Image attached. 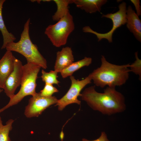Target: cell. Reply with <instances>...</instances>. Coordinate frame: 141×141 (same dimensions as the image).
<instances>
[{
  "label": "cell",
  "mask_w": 141,
  "mask_h": 141,
  "mask_svg": "<svg viewBox=\"0 0 141 141\" xmlns=\"http://www.w3.org/2000/svg\"><path fill=\"white\" fill-rule=\"evenodd\" d=\"M95 85L86 88L80 96L93 110L110 115L124 111L126 108L125 98L115 87L107 86L102 93L97 92Z\"/></svg>",
  "instance_id": "6da1fadb"
},
{
  "label": "cell",
  "mask_w": 141,
  "mask_h": 141,
  "mask_svg": "<svg viewBox=\"0 0 141 141\" xmlns=\"http://www.w3.org/2000/svg\"><path fill=\"white\" fill-rule=\"evenodd\" d=\"M100 66L88 75L93 81L95 86L103 88L106 86L115 87L125 84L128 79L130 64L117 65L108 62L102 56Z\"/></svg>",
  "instance_id": "7a4b0ae2"
},
{
  "label": "cell",
  "mask_w": 141,
  "mask_h": 141,
  "mask_svg": "<svg viewBox=\"0 0 141 141\" xmlns=\"http://www.w3.org/2000/svg\"><path fill=\"white\" fill-rule=\"evenodd\" d=\"M30 20L28 19L25 23L19 41L8 43L5 48L7 51H14L21 54L26 58L27 63L36 64L46 69L47 66L46 59L39 52L37 45L32 42L30 37Z\"/></svg>",
  "instance_id": "3957f363"
},
{
  "label": "cell",
  "mask_w": 141,
  "mask_h": 141,
  "mask_svg": "<svg viewBox=\"0 0 141 141\" xmlns=\"http://www.w3.org/2000/svg\"><path fill=\"white\" fill-rule=\"evenodd\" d=\"M41 67L36 64L27 63L23 67V73L20 89L16 94L10 99L8 103L0 109V113L8 108L16 105L25 97L35 95L36 80Z\"/></svg>",
  "instance_id": "277c9868"
},
{
  "label": "cell",
  "mask_w": 141,
  "mask_h": 141,
  "mask_svg": "<svg viewBox=\"0 0 141 141\" xmlns=\"http://www.w3.org/2000/svg\"><path fill=\"white\" fill-rule=\"evenodd\" d=\"M74 28L73 18L69 11L56 23L48 26L44 33L53 45L60 47L66 44Z\"/></svg>",
  "instance_id": "5b68a950"
},
{
  "label": "cell",
  "mask_w": 141,
  "mask_h": 141,
  "mask_svg": "<svg viewBox=\"0 0 141 141\" xmlns=\"http://www.w3.org/2000/svg\"><path fill=\"white\" fill-rule=\"evenodd\" d=\"M126 3L123 2L119 5V10L114 13H109L103 15L102 17H105L111 19L113 23L112 28L109 32L104 33H98L92 30L88 26H85L83 28V31L85 33H93L96 36L98 41L103 39L108 40L109 43L112 42V35L114 31L118 27L127 23Z\"/></svg>",
  "instance_id": "8992f818"
},
{
  "label": "cell",
  "mask_w": 141,
  "mask_h": 141,
  "mask_svg": "<svg viewBox=\"0 0 141 141\" xmlns=\"http://www.w3.org/2000/svg\"><path fill=\"white\" fill-rule=\"evenodd\" d=\"M71 86L66 94L62 98L58 99L55 105L58 106V110L61 111L67 105L73 103L80 105L81 101L78 99L80 92L87 85L90 83L92 80L89 76L81 80L76 79L72 75L70 77Z\"/></svg>",
  "instance_id": "52a82bcc"
},
{
  "label": "cell",
  "mask_w": 141,
  "mask_h": 141,
  "mask_svg": "<svg viewBox=\"0 0 141 141\" xmlns=\"http://www.w3.org/2000/svg\"><path fill=\"white\" fill-rule=\"evenodd\" d=\"M58 99L56 97H47L37 93L31 97L28 105L25 107L24 114L28 118L38 117L46 108L51 105L56 104Z\"/></svg>",
  "instance_id": "ba28073f"
},
{
  "label": "cell",
  "mask_w": 141,
  "mask_h": 141,
  "mask_svg": "<svg viewBox=\"0 0 141 141\" xmlns=\"http://www.w3.org/2000/svg\"><path fill=\"white\" fill-rule=\"evenodd\" d=\"M23 65L22 62L15 57L14 70L5 80L3 88L5 93L10 99L15 95L17 88L21 85Z\"/></svg>",
  "instance_id": "9c48e42d"
},
{
  "label": "cell",
  "mask_w": 141,
  "mask_h": 141,
  "mask_svg": "<svg viewBox=\"0 0 141 141\" xmlns=\"http://www.w3.org/2000/svg\"><path fill=\"white\" fill-rule=\"evenodd\" d=\"M15 57L11 51H7L0 60V88L3 89L6 79L13 71Z\"/></svg>",
  "instance_id": "30bf717a"
},
{
  "label": "cell",
  "mask_w": 141,
  "mask_h": 141,
  "mask_svg": "<svg viewBox=\"0 0 141 141\" xmlns=\"http://www.w3.org/2000/svg\"><path fill=\"white\" fill-rule=\"evenodd\" d=\"M74 61L71 48H63L60 51L57 52L54 66V70L58 73L60 72L69 66Z\"/></svg>",
  "instance_id": "8fae6325"
},
{
  "label": "cell",
  "mask_w": 141,
  "mask_h": 141,
  "mask_svg": "<svg viewBox=\"0 0 141 141\" xmlns=\"http://www.w3.org/2000/svg\"><path fill=\"white\" fill-rule=\"evenodd\" d=\"M126 19L127 28L141 42V21L131 5L128 6L126 10Z\"/></svg>",
  "instance_id": "7c38bea8"
},
{
  "label": "cell",
  "mask_w": 141,
  "mask_h": 141,
  "mask_svg": "<svg viewBox=\"0 0 141 141\" xmlns=\"http://www.w3.org/2000/svg\"><path fill=\"white\" fill-rule=\"evenodd\" d=\"M77 7L87 13L100 12L102 6L106 3V0H73Z\"/></svg>",
  "instance_id": "4fadbf2b"
},
{
  "label": "cell",
  "mask_w": 141,
  "mask_h": 141,
  "mask_svg": "<svg viewBox=\"0 0 141 141\" xmlns=\"http://www.w3.org/2000/svg\"><path fill=\"white\" fill-rule=\"evenodd\" d=\"M92 61L91 58L85 57L81 60L73 62L62 71L60 73L61 75L63 78L71 76L74 72L81 68L90 65Z\"/></svg>",
  "instance_id": "5bb4252c"
},
{
  "label": "cell",
  "mask_w": 141,
  "mask_h": 141,
  "mask_svg": "<svg viewBox=\"0 0 141 141\" xmlns=\"http://www.w3.org/2000/svg\"><path fill=\"white\" fill-rule=\"evenodd\" d=\"M5 0H0V30L2 33L3 43L1 49L5 48L7 44L13 42L16 39V38L11 33L9 32L5 26L2 15L3 6Z\"/></svg>",
  "instance_id": "9a60e30c"
},
{
  "label": "cell",
  "mask_w": 141,
  "mask_h": 141,
  "mask_svg": "<svg viewBox=\"0 0 141 141\" xmlns=\"http://www.w3.org/2000/svg\"><path fill=\"white\" fill-rule=\"evenodd\" d=\"M57 5V10L52 16L54 21H58L69 12V5L73 3V0H53Z\"/></svg>",
  "instance_id": "2e32d148"
},
{
  "label": "cell",
  "mask_w": 141,
  "mask_h": 141,
  "mask_svg": "<svg viewBox=\"0 0 141 141\" xmlns=\"http://www.w3.org/2000/svg\"><path fill=\"white\" fill-rule=\"evenodd\" d=\"M14 121L12 119H9L6 122V125H3L0 116V141H12L9 134L12 129V124Z\"/></svg>",
  "instance_id": "e0dca14e"
},
{
  "label": "cell",
  "mask_w": 141,
  "mask_h": 141,
  "mask_svg": "<svg viewBox=\"0 0 141 141\" xmlns=\"http://www.w3.org/2000/svg\"><path fill=\"white\" fill-rule=\"evenodd\" d=\"M41 77L45 84L52 85L56 84L58 85L60 82L57 79L58 73L56 71L50 70L48 72H46L44 70H42Z\"/></svg>",
  "instance_id": "ac0fdd59"
},
{
  "label": "cell",
  "mask_w": 141,
  "mask_h": 141,
  "mask_svg": "<svg viewBox=\"0 0 141 141\" xmlns=\"http://www.w3.org/2000/svg\"><path fill=\"white\" fill-rule=\"evenodd\" d=\"M138 52H135L136 60L131 64H130L129 68L130 72H132L136 75H138L139 80L141 79V60L138 58Z\"/></svg>",
  "instance_id": "d6986e66"
},
{
  "label": "cell",
  "mask_w": 141,
  "mask_h": 141,
  "mask_svg": "<svg viewBox=\"0 0 141 141\" xmlns=\"http://www.w3.org/2000/svg\"><path fill=\"white\" fill-rule=\"evenodd\" d=\"M58 91V90L52 85L45 84L44 88L39 93L43 96L49 97L52 96L54 93Z\"/></svg>",
  "instance_id": "ffe728a7"
},
{
  "label": "cell",
  "mask_w": 141,
  "mask_h": 141,
  "mask_svg": "<svg viewBox=\"0 0 141 141\" xmlns=\"http://www.w3.org/2000/svg\"><path fill=\"white\" fill-rule=\"evenodd\" d=\"M82 141H110L108 139L107 136L105 133L102 132L100 136L97 139L93 140H90L85 138H83Z\"/></svg>",
  "instance_id": "44dd1931"
},
{
  "label": "cell",
  "mask_w": 141,
  "mask_h": 141,
  "mask_svg": "<svg viewBox=\"0 0 141 141\" xmlns=\"http://www.w3.org/2000/svg\"><path fill=\"white\" fill-rule=\"evenodd\" d=\"M130 1L134 4L135 7L137 15L138 16L140 15L141 11L140 1L139 0H131Z\"/></svg>",
  "instance_id": "7402d4cb"
},
{
  "label": "cell",
  "mask_w": 141,
  "mask_h": 141,
  "mask_svg": "<svg viewBox=\"0 0 141 141\" xmlns=\"http://www.w3.org/2000/svg\"><path fill=\"white\" fill-rule=\"evenodd\" d=\"M3 91V89H2L0 88V93L2 92Z\"/></svg>",
  "instance_id": "603a6c76"
}]
</instances>
